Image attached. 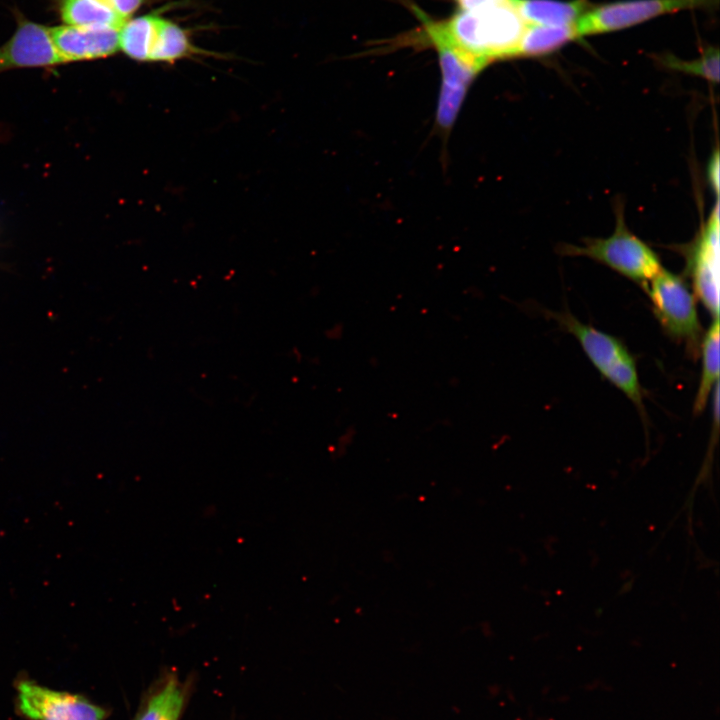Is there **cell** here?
<instances>
[{
	"label": "cell",
	"mask_w": 720,
	"mask_h": 720,
	"mask_svg": "<svg viewBox=\"0 0 720 720\" xmlns=\"http://www.w3.org/2000/svg\"><path fill=\"white\" fill-rule=\"evenodd\" d=\"M562 250L566 254L590 257L642 283L650 281L662 269L656 253L629 231L622 209L617 211L616 227L612 235L585 240L582 246L567 245Z\"/></svg>",
	"instance_id": "7a4b0ae2"
},
{
	"label": "cell",
	"mask_w": 720,
	"mask_h": 720,
	"mask_svg": "<svg viewBox=\"0 0 720 720\" xmlns=\"http://www.w3.org/2000/svg\"><path fill=\"white\" fill-rule=\"evenodd\" d=\"M159 18L145 15L128 19L119 30V49L135 61L149 62Z\"/></svg>",
	"instance_id": "7c38bea8"
},
{
	"label": "cell",
	"mask_w": 720,
	"mask_h": 720,
	"mask_svg": "<svg viewBox=\"0 0 720 720\" xmlns=\"http://www.w3.org/2000/svg\"><path fill=\"white\" fill-rule=\"evenodd\" d=\"M15 19V32L0 46V73L20 68L50 69L63 64L50 28L28 20L18 11H15Z\"/></svg>",
	"instance_id": "52a82bcc"
},
{
	"label": "cell",
	"mask_w": 720,
	"mask_h": 720,
	"mask_svg": "<svg viewBox=\"0 0 720 720\" xmlns=\"http://www.w3.org/2000/svg\"><path fill=\"white\" fill-rule=\"evenodd\" d=\"M649 282L647 292L662 326L671 336L695 348L702 330L695 297L686 283L663 268Z\"/></svg>",
	"instance_id": "277c9868"
},
{
	"label": "cell",
	"mask_w": 720,
	"mask_h": 720,
	"mask_svg": "<svg viewBox=\"0 0 720 720\" xmlns=\"http://www.w3.org/2000/svg\"><path fill=\"white\" fill-rule=\"evenodd\" d=\"M557 319L577 338L598 371L643 410L636 364L627 348L617 338L581 323L569 313Z\"/></svg>",
	"instance_id": "3957f363"
},
{
	"label": "cell",
	"mask_w": 720,
	"mask_h": 720,
	"mask_svg": "<svg viewBox=\"0 0 720 720\" xmlns=\"http://www.w3.org/2000/svg\"><path fill=\"white\" fill-rule=\"evenodd\" d=\"M111 8L124 20H128L145 0H106Z\"/></svg>",
	"instance_id": "ac0fdd59"
},
{
	"label": "cell",
	"mask_w": 720,
	"mask_h": 720,
	"mask_svg": "<svg viewBox=\"0 0 720 720\" xmlns=\"http://www.w3.org/2000/svg\"><path fill=\"white\" fill-rule=\"evenodd\" d=\"M703 366L694 412H701L708 401L710 392L718 383L719 377V318H714L707 330L702 344Z\"/></svg>",
	"instance_id": "2e32d148"
},
{
	"label": "cell",
	"mask_w": 720,
	"mask_h": 720,
	"mask_svg": "<svg viewBox=\"0 0 720 720\" xmlns=\"http://www.w3.org/2000/svg\"><path fill=\"white\" fill-rule=\"evenodd\" d=\"M708 177L710 179V183L714 187L715 192H717L719 184V157L717 152L713 155L708 166Z\"/></svg>",
	"instance_id": "d6986e66"
},
{
	"label": "cell",
	"mask_w": 720,
	"mask_h": 720,
	"mask_svg": "<svg viewBox=\"0 0 720 720\" xmlns=\"http://www.w3.org/2000/svg\"><path fill=\"white\" fill-rule=\"evenodd\" d=\"M422 19L433 44H447L485 66L495 59L517 56L527 27L517 0H498L474 10L458 9L441 22Z\"/></svg>",
	"instance_id": "6da1fadb"
},
{
	"label": "cell",
	"mask_w": 720,
	"mask_h": 720,
	"mask_svg": "<svg viewBox=\"0 0 720 720\" xmlns=\"http://www.w3.org/2000/svg\"><path fill=\"white\" fill-rule=\"evenodd\" d=\"M50 34L63 64L102 59L119 50L117 29H87L64 24L50 28Z\"/></svg>",
	"instance_id": "9c48e42d"
},
{
	"label": "cell",
	"mask_w": 720,
	"mask_h": 720,
	"mask_svg": "<svg viewBox=\"0 0 720 720\" xmlns=\"http://www.w3.org/2000/svg\"><path fill=\"white\" fill-rule=\"evenodd\" d=\"M718 0H628L586 10L575 24L579 36L612 32L662 14L697 7H711Z\"/></svg>",
	"instance_id": "5b68a950"
},
{
	"label": "cell",
	"mask_w": 720,
	"mask_h": 720,
	"mask_svg": "<svg viewBox=\"0 0 720 720\" xmlns=\"http://www.w3.org/2000/svg\"><path fill=\"white\" fill-rule=\"evenodd\" d=\"M718 204L693 247L687 267L696 296L714 318H719V216Z\"/></svg>",
	"instance_id": "ba28073f"
},
{
	"label": "cell",
	"mask_w": 720,
	"mask_h": 720,
	"mask_svg": "<svg viewBox=\"0 0 720 720\" xmlns=\"http://www.w3.org/2000/svg\"><path fill=\"white\" fill-rule=\"evenodd\" d=\"M184 703V688L177 679H169L148 698L135 720H179Z\"/></svg>",
	"instance_id": "9a60e30c"
},
{
	"label": "cell",
	"mask_w": 720,
	"mask_h": 720,
	"mask_svg": "<svg viewBox=\"0 0 720 720\" xmlns=\"http://www.w3.org/2000/svg\"><path fill=\"white\" fill-rule=\"evenodd\" d=\"M20 712L32 720H104L106 712L82 696L51 690L32 681L17 685Z\"/></svg>",
	"instance_id": "8992f818"
},
{
	"label": "cell",
	"mask_w": 720,
	"mask_h": 720,
	"mask_svg": "<svg viewBox=\"0 0 720 720\" xmlns=\"http://www.w3.org/2000/svg\"><path fill=\"white\" fill-rule=\"evenodd\" d=\"M527 25L571 26L587 10L585 0H517Z\"/></svg>",
	"instance_id": "8fae6325"
},
{
	"label": "cell",
	"mask_w": 720,
	"mask_h": 720,
	"mask_svg": "<svg viewBox=\"0 0 720 720\" xmlns=\"http://www.w3.org/2000/svg\"><path fill=\"white\" fill-rule=\"evenodd\" d=\"M57 11L65 25L87 29H117L127 21L106 0H57Z\"/></svg>",
	"instance_id": "30bf717a"
},
{
	"label": "cell",
	"mask_w": 720,
	"mask_h": 720,
	"mask_svg": "<svg viewBox=\"0 0 720 720\" xmlns=\"http://www.w3.org/2000/svg\"><path fill=\"white\" fill-rule=\"evenodd\" d=\"M665 66L686 73L701 76L709 81L718 82L719 80V51L717 48H709L697 60L683 61L675 56L663 57Z\"/></svg>",
	"instance_id": "e0dca14e"
},
{
	"label": "cell",
	"mask_w": 720,
	"mask_h": 720,
	"mask_svg": "<svg viewBox=\"0 0 720 720\" xmlns=\"http://www.w3.org/2000/svg\"><path fill=\"white\" fill-rule=\"evenodd\" d=\"M577 37L575 25H527L519 43L517 56H542Z\"/></svg>",
	"instance_id": "4fadbf2b"
},
{
	"label": "cell",
	"mask_w": 720,
	"mask_h": 720,
	"mask_svg": "<svg viewBox=\"0 0 720 720\" xmlns=\"http://www.w3.org/2000/svg\"><path fill=\"white\" fill-rule=\"evenodd\" d=\"M198 52L199 50L193 47L181 27L166 19L159 18L149 62L173 63Z\"/></svg>",
	"instance_id": "5bb4252c"
},
{
	"label": "cell",
	"mask_w": 720,
	"mask_h": 720,
	"mask_svg": "<svg viewBox=\"0 0 720 720\" xmlns=\"http://www.w3.org/2000/svg\"><path fill=\"white\" fill-rule=\"evenodd\" d=\"M498 0H454L459 10H474Z\"/></svg>",
	"instance_id": "ffe728a7"
}]
</instances>
